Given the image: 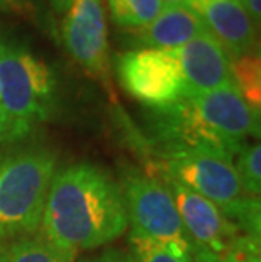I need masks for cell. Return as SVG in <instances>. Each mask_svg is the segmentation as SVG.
I'll return each mask as SVG.
<instances>
[{"label":"cell","instance_id":"1","mask_svg":"<svg viewBox=\"0 0 261 262\" xmlns=\"http://www.w3.org/2000/svg\"><path fill=\"white\" fill-rule=\"evenodd\" d=\"M127 224L121 186L107 171L78 163L54 172L41 220L46 241L75 255L115 241Z\"/></svg>","mask_w":261,"mask_h":262},{"label":"cell","instance_id":"2","mask_svg":"<svg viewBox=\"0 0 261 262\" xmlns=\"http://www.w3.org/2000/svg\"><path fill=\"white\" fill-rule=\"evenodd\" d=\"M56 156L43 146L0 150V238L32 233L41 225Z\"/></svg>","mask_w":261,"mask_h":262},{"label":"cell","instance_id":"3","mask_svg":"<svg viewBox=\"0 0 261 262\" xmlns=\"http://www.w3.org/2000/svg\"><path fill=\"white\" fill-rule=\"evenodd\" d=\"M163 171L165 178L214 203L243 233L259 237V198L244 194L234 159L207 150H190L166 158Z\"/></svg>","mask_w":261,"mask_h":262},{"label":"cell","instance_id":"4","mask_svg":"<svg viewBox=\"0 0 261 262\" xmlns=\"http://www.w3.org/2000/svg\"><path fill=\"white\" fill-rule=\"evenodd\" d=\"M121 191L132 233L151 238L182 260L192 262L190 242L165 181L131 169L122 178Z\"/></svg>","mask_w":261,"mask_h":262},{"label":"cell","instance_id":"5","mask_svg":"<svg viewBox=\"0 0 261 262\" xmlns=\"http://www.w3.org/2000/svg\"><path fill=\"white\" fill-rule=\"evenodd\" d=\"M56 78L49 66L15 44H0V105L9 115L27 124L51 114Z\"/></svg>","mask_w":261,"mask_h":262},{"label":"cell","instance_id":"6","mask_svg":"<svg viewBox=\"0 0 261 262\" xmlns=\"http://www.w3.org/2000/svg\"><path fill=\"white\" fill-rule=\"evenodd\" d=\"M122 88L148 107L165 108L183 98V78L175 51L137 49L115 59Z\"/></svg>","mask_w":261,"mask_h":262},{"label":"cell","instance_id":"7","mask_svg":"<svg viewBox=\"0 0 261 262\" xmlns=\"http://www.w3.org/2000/svg\"><path fill=\"white\" fill-rule=\"evenodd\" d=\"M190 242L192 262H224L232 245L243 235L239 227L200 194L166 178Z\"/></svg>","mask_w":261,"mask_h":262},{"label":"cell","instance_id":"8","mask_svg":"<svg viewBox=\"0 0 261 262\" xmlns=\"http://www.w3.org/2000/svg\"><path fill=\"white\" fill-rule=\"evenodd\" d=\"M188 100L197 119L236 156L248 137H259V112L254 110L236 85L183 97Z\"/></svg>","mask_w":261,"mask_h":262},{"label":"cell","instance_id":"9","mask_svg":"<svg viewBox=\"0 0 261 262\" xmlns=\"http://www.w3.org/2000/svg\"><path fill=\"white\" fill-rule=\"evenodd\" d=\"M63 44L70 56L95 76L109 70L107 22L102 0H75L61 26Z\"/></svg>","mask_w":261,"mask_h":262},{"label":"cell","instance_id":"10","mask_svg":"<svg viewBox=\"0 0 261 262\" xmlns=\"http://www.w3.org/2000/svg\"><path fill=\"white\" fill-rule=\"evenodd\" d=\"M183 78V97L207 93L234 85L232 59L210 32L175 49Z\"/></svg>","mask_w":261,"mask_h":262},{"label":"cell","instance_id":"11","mask_svg":"<svg viewBox=\"0 0 261 262\" xmlns=\"http://www.w3.org/2000/svg\"><path fill=\"white\" fill-rule=\"evenodd\" d=\"M231 59L258 54V32L239 0H193L188 5Z\"/></svg>","mask_w":261,"mask_h":262},{"label":"cell","instance_id":"12","mask_svg":"<svg viewBox=\"0 0 261 262\" xmlns=\"http://www.w3.org/2000/svg\"><path fill=\"white\" fill-rule=\"evenodd\" d=\"M207 27L202 19L188 5H165L163 10L149 24L134 29L137 42L144 49H165L175 51L192 39L205 34Z\"/></svg>","mask_w":261,"mask_h":262},{"label":"cell","instance_id":"13","mask_svg":"<svg viewBox=\"0 0 261 262\" xmlns=\"http://www.w3.org/2000/svg\"><path fill=\"white\" fill-rule=\"evenodd\" d=\"M0 262H75V255L61 250L44 237H26L10 245Z\"/></svg>","mask_w":261,"mask_h":262},{"label":"cell","instance_id":"14","mask_svg":"<svg viewBox=\"0 0 261 262\" xmlns=\"http://www.w3.org/2000/svg\"><path fill=\"white\" fill-rule=\"evenodd\" d=\"M112 20L124 29H139L163 10V0H107Z\"/></svg>","mask_w":261,"mask_h":262},{"label":"cell","instance_id":"15","mask_svg":"<svg viewBox=\"0 0 261 262\" xmlns=\"http://www.w3.org/2000/svg\"><path fill=\"white\" fill-rule=\"evenodd\" d=\"M232 78L234 85L243 95V98L259 112L261 105V68L259 56H243L232 59Z\"/></svg>","mask_w":261,"mask_h":262},{"label":"cell","instance_id":"16","mask_svg":"<svg viewBox=\"0 0 261 262\" xmlns=\"http://www.w3.org/2000/svg\"><path fill=\"white\" fill-rule=\"evenodd\" d=\"M234 164L241 186L248 196L259 198L261 191V146L259 142L244 144L239 149Z\"/></svg>","mask_w":261,"mask_h":262},{"label":"cell","instance_id":"17","mask_svg":"<svg viewBox=\"0 0 261 262\" xmlns=\"http://www.w3.org/2000/svg\"><path fill=\"white\" fill-rule=\"evenodd\" d=\"M131 245L134 249L136 262H185L165 245L131 232Z\"/></svg>","mask_w":261,"mask_h":262},{"label":"cell","instance_id":"18","mask_svg":"<svg viewBox=\"0 0 261 262\" xmlns=\"http://www.w3.org/2000/svg\"><path fill=\"white\" fill-rule=\"evenodd\" d=\"M29 129L31 124L9 115L2 105H0V147L22 141L26 137V134L29 132Z\"/></svg>","mask_w":261,"mask_h":262},{"label":"cell","instance_id":"19","mask_svg":"<svg viewBox=\"0 0 261 262\" xmlns=\"http://www.w3.org/2000/svg\"><path fill=\"white\" fill-rule=\"evenodd\" d=\"M224 262H261L259 257V237L243 235L232 245Z\"/></svg>","mask_w":261,"mask_h":262},{"label":"cell","instance_id":"20","mask_svg":"<svg viewBox=\"0 0 261 262\" xmlns=\"http://www.w3.org/2000/svg\"><path fill=\"white\" fill-rule=\"evenodd\" d=\"M88 262H136V257L129 252H121V250H105Z\"/></svg>","mask_w":261,"mask_h":262},{"label":"cell","instance_id":"21","mask_svg":"<svg viewBox=\"0 0 261 262\" xmlns=\"http://www.w3.org/2000/svg\"><path fill=\"white\" fill-rule=\"evenodd\" d=\"M32 7L31 0H0V10L2 12H19L26 14Z\"/></svg>","mask_w":261,"mask_h":262},{"label":"cell","instance_id":"22","mask_svg":"<svg viewBox=\"0 0 261 262\" xmlns=\"http://www.w3.org/2000/svg\"><path fill=\"white\" fill-rule=\"evenodd\" d=\"M244 10L248 12L249 17L253 19V22L256 20L259 22V15H261V0H239Z\"/></svg>","mask_w":261,"mask_h":262},{"label":"cell","instance_id":"23","mask_svg":"<svg viewBox=\"0 0 261 262\" xmlns=\"http://www.w3.org/2000/svg\"><path fill=\"white\" fill-rule=\"evenodd\" d=\"M49 2H51V5L58 10V12H66L75 0H49Z\"/></svg>","mask_w":261,"mask_h":262},{"label":"cell","instance_id":"24","mask_svg":"<svg viewBox=\"0 0 261 262\" xmlns=\"http://www.w3.org/2000/svg\"><path fill=\"white\" fill-rule=\"evenodd\" d=\"M165 5H170V4H175V5H190L193 0H163Z\"/></svg>","mask_w":261,"mask_h":262}]
</instances>
